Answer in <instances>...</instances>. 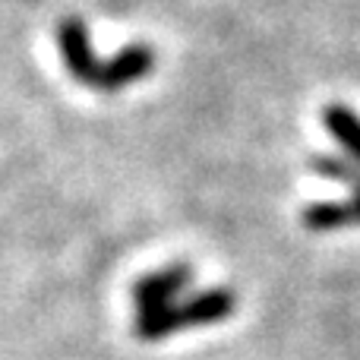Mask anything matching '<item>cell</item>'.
Segmentation results:
<instances>
[{
	"mask_svg": "<svg viewBox=\"0 0 360 360\" xmlns=\"http://www.w3.org/2000/svg\"><path fill=\"white\" fill-rule=\"evenodd\" d=\"M310 168L326 180H338V184H348L351 190L360 186V165L354 158H338V155H319L310 162Z\"/></svg>",
	"mask_w": 360,
	"mask_h": 360,
	"instance_id": "obj_6",
	"label": "cell"
},
{
	"mask_svg": "<svg viewBox=\"0 0 360 360\" xmlns=\"http://www.w3.org/2000/svg\"><path fill=\"white\" fill-rule=\"evenodd\" d=\"M323 124L329 130V136L360 165V117L357 114L335 101V105H329L323 111Z\"/></svg>",
	"mask_w": 360,
	"mask_h": 360,
	"instance_id": "obj_5",
	"label": "cell"
},
{
	"mask_svg": "<svg viewBox=\"0 0 360 360\" xmlns=\"http://www.w3.org/2000/svg\"><path fill=\"white\" fill-rule=\"evenodd\" d=\"M152 70H155V48H152V44H146V41L124 44L111 60H105L95 89H98V92H120V89L146 79Z\"/></svg>",
	"mask_w": 360,
	"mask_h": 360,
	"instance_id": "obj_4",
	"label": "cell"
},
{
	"mask_svg": "<svg viewBox=\"0 0 360 360\" xmlns=\"http://www.w3.org/2000/svg\"><path fill=\"white\" fill-rule=\"evenodd\" d=\"M190 281H193V269L184 266V262L155 269V272H146L143 278L130 288V300H133L136 316L158 313V310H165V307L177 304L180 294L190 288Z\"/></svg>",
	"mask_w": 360,
	"mask_h": 360,
	"instance_id": "obj_3",
	"label": "cell"
},
{
	"mask_svg": "<svg viewBox=\"0 0 360 360\" xmlns=\"http://www.w3.org/2000/svg\"><path fill=\"white\" fill-rule=\"evenodd\" d=\"M57 48H60L67 73L73 76L79 86H89V89L98 86V76H101L105 60L95 57L92 38H89V25L82 22L79 16H67L57 22Z\"/></svg>",
	"mask_w": 360,
	"mask_h": 360,
	"instance_id": "obj_2",
	"label": "cell"
},
{
	"mask_svg": "<svg viewBox=\"0 0 360 360\" xmlns=\"http://www.w3.org/2000/svg\"><path fill=\"white\" fill-rule=\"evenodd\" d=\"M237 300L228 288H209V291L190 294V297L177 300V304L165 307L158 313H146V316L133 319V335L139 342H165V338L177 335L186 329H199V326H215L234 313Z\"/></svg>",
	"mask_w": 360,
	"mask_h": 360,
	"instance_id": "obj_1",
	"label": "cell"
}]
</instances>
